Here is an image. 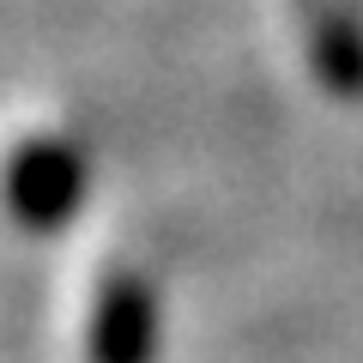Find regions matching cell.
<instances>
[{
	"label": "cell",
	"instance_id": "1",
	"mask_svg": "<svg viewBox=\"0 0 363 363\" xmlns=\"http://www.w3.org/2000/svg\"><path fill=\"white\" fill-rule=\"evenodd\" d=\"M85 152L61 133H30L13 157H6V176H0V200H6V218L25 224V230L49 236L67 230L85 206Z\"/></svg>",
	"mask_w": 363,
	"mask_h": 363
},
{
	"label": "cell",
	"instance_id": "2",
	"mask_svg": "<svg viewBox=\"0 0 363 363\" xmlns=\"http://www.w3.org/2000/svg\"><path fill=\"white\" fill-rule=\"evenodd\" d=\"M85 357L91 363H152L157 357V297L140 272L104 279L97 309H91Z\"/></svg>",
	"mask_w": 363,
	"mask_h": 363
},
{
	"label": "cell",
	"instance_id": "3",
	"mask_svg": "<svg viewBox=\"0 0 363 363\" xmlns=\"http://www.w3.org/2000/svg\"><path fill=\"white\" fill-rule=\"evenodd\" d=\"M309 67L339 104H363V18L351 0H297Z\"/></svg>",
	"mask_w": 363,
	"mask_h": 363
}]
</instances>
